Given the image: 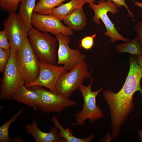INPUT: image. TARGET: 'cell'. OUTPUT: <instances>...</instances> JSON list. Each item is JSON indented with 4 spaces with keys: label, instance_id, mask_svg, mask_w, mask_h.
<instances>
[{
    "label": "cell",
    "instance_id": "6da1fadb",
    "mask_svg": "<svg viewBox=\"0 0 142 142\" xmlns=\"http://www.w3.org/2000/svg\"><path fill=\"white\" fill-rule=\"evenodd\" d=\"M129 63V72L121 89L117 93L110 90L103 93L110 110L111 130L115 135L120 134L121 127L134 108L133 97L135 93L139 91L142 96V68L139 66L136 55L130 56Z\"/></svg>",
    "mask_w": 142,
    "mask_h": 142
},
{
    "label": "cell",
    "instance_id": "7a4b0ae2",
    "mask_svg": "<svg viewBox=\"0 0 142 142\" xmlns=\"http://www.w3.org/2000/svg\"><path fill=\"white\" fill-rule=\"evenodd\" d=\"M84 60L69 72L62 73L55 83L56 93L65 97L69 98L83 84L85 79L91 78L92 69L90 72Z\"/></svg>",
    "mask_w": 142,
    "mask_h": 142
},
{
    "label": "cell",
    "instance_id": "3957f363",
    "mask_svg": "<svg viewBox=\"0 0 142 142\" xmlns=\"http://www.w3.org/2000/svg\"><path fill=\"white\" fill-rule=\"evenodd\" d=\"M93 80L91 78L90 82L88 86L82 84L79 89L83 97L84 104L82 110L75 114L76 122L72 124L73 126H83L87 119L93 123L104 117L103 111L96 104V98L103 88L109 82L97 91L93 92L91 90V87Z\"/></svg>",
    "mask_w": 142,
    "mask_h": 142
},
{
    "label": "cell",
    "instance_id": "277c9868",
    "mask_svg": "<svg viewBox=\"0 0 142 142\" xmlns=\"http://www.w3.org/2000/svg\"><path fill=\"white\" fill-rule=\"evenodd\" d=\"M30 43L39 60L54 64L57 58V39L33 27L28 32Z\"/></svg>",
    "mask_w": 142,
    "mask_h": 142
},
{
    "label": "cell",
    "instance_id": "5b68a950",
    "mask_svg": "<svg viewBox=\"0 0 142 142\" xmlns=\"http://www.w3.org/2000/svg\"><path fill=\"white\" fill-rule=\"evenodd\" d=\"M15 57L25 84L35 81L39 74V60L32 48L28 38L22 48L16 51Z\"/></svg>",
    "mask_w": 142,
    "mask_h": 142
},
{
    "label": "cell",
    "instance_id": "8992f818",
    "mask_svg": "<svg viewBox=\"0 0 142 142\" xmlns=\"http://www.w3.org/2000/svg\"><path fill=\"white\" fill-rule=\"evenodd\" d=\"M98 2V4L89 3L90 8L93 10L94 13L92 18L93 21L99 24L100 23V19L102 21L106 29L104 34L110 37L111 42L114 43L119 40L126 43L130 41L131 39L125 38L118 33L115 27V24L112 23L107 15L108 12H110L113 15L118 12L115 4L112 1L105 0H100Z\"/></svg>",
    "mask_w": 142,
    "mask_h": 142
},
{
    "label": "cell",
    "instance_id": "52a82bcc",
    "mask_svg": "<svg viewBox=\"0 0 142 142\" xmlns=\"http://www.w3.org/2000/svg\"><path fill=\"white\" fill-rule=\"evenodd\" d=\"M11 50V56L3 72L0 84L1 100L10 99L12 94L25 84L16 59V51Z\"/></svg>",
    "mask_w": 142,
    "mask_h": 142
},
{
    "label": "cell",
    "instance_id": "ba28073f",
    "mask_svg": "<svg viewBox=\"0 0 142 142\" xmlns=\"http://www.w3.org/2000/svg\"><path fill=\"white\" fill-rule=\"evenodd\" d=\"M28 88L36 93L39 97L38 109L48 113H60L66 108L75 105L76 103L69 98H66L38 85Z\"/></svg>",
    "mask_w": 142,
    "mask_h": 142
},
{
    "label": "cell",
    "instance_id": "9c48e42d",
    "mask_svg": "<svg viewBox=\"0 0 142 142\" xmlns=\"http://www.w3.org/2000/svg\"><path fill=\"white\" fill-rule=\"evenodd\" d=\"M3 26L11 49L16 51L21 49L28 38V31L18 14L9 13L3 22Z\"/></svg>",
    "mask_w": 142,
    "mask_h": 142
},
{
    "label": "cell",
    "instance_id": "30bf717a",
    "mask_svg": "<svg viewBox=\"0 0 142 142\" xmlns=\"http://www.w3.org/2000/svg\"><path fill=\"white\" fill-rule=\"evenodd\" d=\"M58 40V65L61 64L68 72L84 61L86 55L80 51L71 49L69 45L71 38L69 36L60 33L55 36Z\"/></svg>",
    "mask_w": 142,
    "mask_h": 142
},
{
    "label": "cell",
    "instance_id": "8fae6325",
    "mask_svg": "<svg viewBox=\"0 0 142 142\" xmlns=\"http://www.w3.org/2000/svg\"><path fill=\"white\" fill-rule=\"evenodd\" d=\"M31 23L39 31L49 32L54 36L60 33L68 36H72L74 34L72 31L65 26L60 20L51 14H42L33 12Z\"/></svg>",
    "mask_w": 142,
    "mask_h": 142
},
{
    "label": "cell",
    "instance_id": "7c38bea8",
    "mask_svg": "<svg viewBox=\"0 0 142 142\" xmlns=\"http://www.w3.org/2000/svg\"><path fill=\"white\" fill-rule=\"evenodd\" d=\"M40 72L37 79L32 83L24 84L27 88L34 85L44 87L55 93V86L60 75L68 72L63 66H57L47 62L39 60Z\"/></svg>",
    "mask_w": 142,
    "mask_h": 142
},
{
    "label": "cell",
    "instance_id": "4fadbf2b",
    "mask_svg": "<svg viewBox=\"0 0 142 142\" xmlns=\"http://www.w3.org/2000/svg\"><path fill=\"white\" fill-rule=\"evenodd\" d=\"M25 129L27 133L34 137L36 142H66L63 138L59 136L58 128L52 127L49 132H43L39 129L35 120H33L31 124H26Z\"/></svg>",
    "mask_w": 142,
    "mask_h": 142
},
{
    "label": "cell",
    "instance_id": "5bb4252c",
    "mask_svg": "<svg viewBox=\"0 0 142 142\" xmlns=\"http://www.w3.org/2000/svg\"><path fill=\"white\" fill-rule=\"evenodd\" d=\"M10 99L26 104L34 110L38 109L39 102L38 95L27 88L24 85L13 93Z\"/></svg>",
    "mask_w": 142,
    "mask_h": 142
},
{
    "label": "cell",
    "instance_id": "9a60e30c",
    "mask_svg": "<svg viewBox=\"0 0 142 142\" xmlns=\"http://www.w3.org/2000/svg\"><path fill=\"white\" fill-rule=\"evenodd\" d=\"M64 22L72 31L83 29L87 24V19L82 7L77 8L67 16Z\"/></svg>",
    "mask_w": 142,
    "mask_h": 142
},
{
    "label": "cell",
    "instance_id": "2e32d148",
    "mask_svg": "<svg viewBox=\"0 0 142 142\" xmlns=\"http://www.w3.org/2000/svg\"><path fill=\"white\" fill-rule=\"evenodd\" d=\"M86 3L85 0H71L62 4L52 11L51 14L60 20H63L68 15L76 9L82 7Z\"/></svg>",
    "mask_w": 142,
    "mask_h": 142
},
{
    "label": "cell",
    "instance_id": "e0dca14e",
    "mask_svg": "<svg viewBox=\"0 0 142 142\" xmlns=\"http://www.w3.org/2000/svg\"><path fill=\"white\" fill-rule=\"evenodd\" d=\"M54 126L59 130V136L63 138L66 142H90L94 137V134H92L85 138H79L73 134V132L69 128L65 129L59 123L57 116L53 115L51 119Z\"/></svg>",
    "mask_w": 142,
    "mask_h": 142
},
{
    "label": "cell",
    "instance_id": "ac0fdd59",
    "mask_svg": "<svg viewBox=\"0 0 142 142\" xmlns=\"http://www.w3.org/2000/svg\"><path fill=\"white\" fill-rule=\"evenodd\" d=\"M36 0H21L18 14L23 21L28 31L32 28L31 17Z\"/></svg>",
    "mask_w": 142,
    "mask_h": 142
},
{
    "label": "cell",
    "instance_id": "d6986e66",
    "mask_svg": "<svg viewBox=\"0 0 142 142\" xmlns=\"http://www.w3.org/2000/svg\"><path fill=\"white\" fill-rule=\"evenodd\" d=\"M116 50L120 53H128L136 56L142 55V49L138 36L127 43L117 45Z\"/></svg>",
    "mask_w": 142,
    "mask_h": 142
},
{
    "label": "cell",
    "instance_id": "ffe728a7",
    "mask_svg": "<svg viewBox=\"0 0 142 142\" xmlns=\"http://www.w3.org/2000/svg\"><path fill=\"white\" fill-rule=\"evenodd\" d=\"M67 0H40L36 5L33 12L42 14H51L55 7L59 6Z\"/></svg>",
    "mask_w": 142,
    "mask_h": 142
},
{
    "label": "cell",
    "instance_id": "44dd1931",
    "mask_svg": "<svg viewBox=\"0 0 142 142\" xmlns=\"http://www.w3.org/2000/svg\"><path fill=\"white\" fill-rule=\"evenodd\" d=\"M26 109L24 107L19 110L9 120L3 123L0 127V142H13L9 136V130L11 124Z\"/></svg>",
    "mask_w": 142,
    "mask_h": 142
},
{
    "label": "cell",
    "instance_id": "7402d4cb",
    "mask_svg": "<svg viewBox=\"0 0 142 142\" xmlns=\"http://www.w3.org/2000/svg\"><path fill=\"white\" fill-rule=\"evenodd\" d=\"M21 0H0V7L3 10L9 13H16Z\"/></svg>",
    "mask_w": 142,
    "mask_h": 142
},
{
    "label": "cell",
    "instance_id": "603a6c76",
    "mask_svg": "<svg viewBox=\"0 0 142 142\" xmlns=\"http://www.w3.org/2000/svg\"><path fill=\"white\" fill-rule=\"evenodd\" d=\"M11 48L4 50L0 48V72H3L4 68L11 56Z\"/></svg>",
    "mask_w": 142,
    "mask_h": 142
},
{
    "label": "cell",
    "instance_id": "cb8c5ba5",
    "mask_svg": "<svg viewBox=\"0 0 142 142\" xmlns=\"http://www.w3.org/2000/svg\"><path fill=\"white\" fill-rule=\"evenodd\" d=\"M96 36L97 34L95 33L92 36H88L80 40L81 43L80 46L87 50L91 49L93 45L94 38Z\"/></svg>",
    "mask_w": 142,
    "mask_h": 142
},
{
    "label": "cell",
    "instance_id": "d4e9b609",
    "mask_svg": "<svg viewBox=\"0 0 142 142\" xmlns=\"http://www.w3.org/2000/svg\"><path fill=\"white\" fill-rule=\"evenodd\" d=\"M10 48L6 34L4 30L0 31V48L4 50Z\"/></svg>",
    "mask_w": 142,
    "mask_h": 142
},
{
    "label": "cell",
    "instance_id": "484cf974",
    "mask_svg": "<svg viewBox=\"0 0 142 142\" xmlns=\"http://www.w3.org/2000/svg\"><path fill=\"white\" fill-rule=\"evenodd\" d=\"M106 1H112L116 5L118 8H121L122 6H124L127 9L129 15L132 18H133L134 14L129 9L127 4L124 0H105Z\"/></svg>",
    "mask_w": 142,
    "mask_h": 142
},
{
    "label": "cell",
    "instance_id": "4316f807",
    "mask_svg": "<svg viewBox=\"0 0 142 142\" xmlns=\"http://www.w3.org/2000/svg\"><path fill=\"white\" fill-rule=\"evenodd\" d=\"M134 29L139 37L142 49V21L138 22L134 26Z\"/></svg>",
    "mask_w": 142,
    "mask_h": 142
},
{
    "label": "cell",
    "instance_id": "83f0119b",
    "mask_svg": "<svg viewBox=\"0 0 142 142\" xmlns=\"http://www.w3.org/2000/svg\"><path fill=\"white\" fill-rule=\"evenodd\" d=\"M13 142H25V140L22 139L20 136L14 137L12 139Z\"/></svg>",
    "mask_w": 142,
    "mask_h": 142
},
{
    "label": "cell",
    "instance_id": "f1b7e54d",
    "mask_svg": "<svg viewBox=\"0 0 142 142\" xmlns=\"http://www.w3.org/2000/svg\"><path fill=\"white\" fill-rule=\"evenodd\" d=\"M137 62L139 66L142 68V55L136 56Z\"/></svg>",
    "mask_w": 142,
    "mask_h": 142
},
{
    "label": "cell",
    "instance_id": "f546056e",
    "mask_svg": "<svg viewBox=\"0 0 142 142\" xmlns=\"http://www.w3.org/2000/svg\"><path fill=\"white\" fill-rule=\"evenodd\" d=\"M135 6L138 7L139 8H142V3L140 2L137 1H135Z\"/></svg>",
    "mask_w": 142,
    "mask_h": 142
},
{
    "label": "cell",
    "instance_id": "4dcf8cb0",
    "mask_svg": "<svg viewBox=\"0 0 142 142\" xmlns=\"http://www.w3.org/2000/svg\"><path fill=\"white\" fill-rule=\"evenodd\" d=\"M138 134L139 136L140 141L142 142V129L140 130L139 131Z\"/></svg>",
    "mask_w": 142,
    "mask_h": 142
},
{
    "label": "cell",
    "instance_id": "1f68e13d",
    "mask_svg": "<svg viewBox=\"0 0 142 142\" xmlns=\"http://www.w3.org/2000/svg\"><path fill=\"white\" fill-rule=\"evenodd\" d=\"M97 0H85L86 3H94Z\"/></svg>",
    "mask_w": 142,
    "mask_h": 142
},
{
    "label": "cell",
    "instance_id": "d6a6232c",
    "mask_svg": "<svg viewBox=\"0 0 142 142\" xmlns=\"http://www.w3.org/2000/svg\"><path fill=\"white\" fill-rule=\"evenodd\" d=\"M141 98L142 99V98Z\"/></svg>",
    "mask_w": 142,
    "mask_h": 142
}]
</instances>
